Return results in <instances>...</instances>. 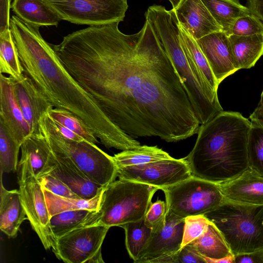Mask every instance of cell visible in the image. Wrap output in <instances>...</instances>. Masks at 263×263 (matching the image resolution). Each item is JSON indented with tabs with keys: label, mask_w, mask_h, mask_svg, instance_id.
<instances>
[{
	"label": "cell",
	"mask_w": 263,
	"mask_h": 263,
	"mask_svg": "<svg viewBox=\"0 0 263 263\" xmlns=\"http://www.w3.org/2000/svg\"><path fill=\"white\" fill-rule=\"evenodd\" d=\"M120 22L90 26L52 48L65 68L116 126L132 137L168 142L200 124L175 68L145 20L125 34Z\"/></svg>",
	"instance_id": "1"
},
{
	"label": "cell",
	"mask_w": 263,
	"mask_h": 263,
	"mask_svg": "<svg viewBox=\"0 0 263 263\" xmlns=\"http://www.w3.org/2000/svg\"><path fill=\"white\" fill-rule=\"evenodd\" d=\"M39 26L16 15L10 29L23 69L54 108L76 116L106 148H132L138 141L116 126L93 98L77 82L61 63L50 44L41 36Z\"/></svg>",
	"instance_id": "2"
},
{
	"label": "cell",
	"mask_w": 263,
	"mask_h": 263,
	"mask_svg": "<svg viewBox=\"0 0 263 263\" xmlns=\"http://www.w3.org/2000/svg\"><path fill=\"white\" fill-rule=\"evenodd\" d=\"M251 122L238 112L222 111L201 125L194 146L185 157L193 176L220 184L249 167Z\"/></svg>",
	"instance_id": "3"
},
{
	"label": "cell",
	"mask_w": 263,
	"mask_h": 263,
	"mask_svg": "<svg viewBox=\"0 0 263 263\" xmlns=\"http://www.w3.org/2000/svg\"><path fill=\"white\" fill-rule=\"evenodd\" d=\"M158 41L180 79L200 125L223 111L213 103L200 79L193 69L183 48L179 23L174 10L161 5L149 7L145 13Z\"/></svg>",
	"instance_id": "4"
},
{
	"label": "cell",
	"mask_w": 263,
	"mask_h": 263,
	"mask_svg": "<svg viewBox=\"0 0 263 263\" xmlns=\"http://www.w3.org/2000/svg\"><path fill=\"white\" fill-rule=\"evenodd\" d=\"M160 189L146 184L120 179L104 186L98 209L93 211L83 226L122 227L143 219Z\"/></svg>",
	"instance_id": "5"
},
{
	"label": "cell",
	"mask_w": 263,
	"mask_h": 263,
	"mask_svg": "<svg viewBox=\"0 0 263 263\" xmlns=\"http://www.w3.org/2000/svg\"><path fill=\"white\" fill-rule=\"evenodd\" d=\"M204 216L219 230L234 255L263 250V205L225 199Z\"/></svg>",
	"instance_id": "6"
},
{
	"label": "cell",
	"mask_w": 263,
	"mask_h": 263,
	"mask_svg": "<svg viewBox=\"0 0 263 263\" xmlns=\"http://www.w3.org/2000/svg\"><path fill=\"white\" fill-rule=\"evenodd\" d=\"M39 125L52 152L68 158L89 180L104 187L116 180L118 170L113 156L96 144L64 137L54 128L48 112L41 117Z\"/></svg>",
	"instance_id": "7"
},
{
	"label": "cell",
	"mask_w": 263,
	"mask_h": 263,
	"mask_svg": "<svg viewBox=\"0 0 263 263\" xmlns=\"http://www.w3.org/2000/svg\"><path fill=\"white\" fill-rule=\"evenodd\" d=\"M167 211L185 218L204 215L225 199L219 184L194 176L163 188Z\"/></svg>",
	"instance_id": "8"
},
{
	"label": "cell",
	"mask_w": 263,
	"mask_h": 263,
	"mask_svg": "<svg viewBox=\"0 0 263 263\" xmlns=\"http://www.w3.org/2000/svg\"><path fill=\"white\" fill-rule=\"evenodd\" d=\"M61 20L78 25H101L122 22L127 0H44Z\"/></svg>",
	"instance_id": "9"
},
{
	"label": "cell",
	"mask_w": 263,
	"mask_h": 263,
	"mask_svg": "<svg viewBox=\"0 0 263 263\" xmlns=\"http://www.w3.org/2000/svg\"><path fill=\"white\" fill-rule=\"evenodd\" d=\"M109 228L102 225L78 228L58 238L52 251L67 263L104 262L101 247Z\"/></svg>",
	"instance_id": "10"
},
{
	"label": "cell",
	"mask_w": 263,
	"mask_h": 263,
	"mask_svg": "<svg viewBox=\"0 0 263 263\" xmlns=\"http://www.w3.org/2000/svg\"><path fill=\"white\" fill-rule=\"evenodd\" d=\"M19 191L27 219L45 249L54 248L57 239L52 232L43 187L38 179L27 172L18 173Z\"/></svg>",
	"instance_id": "11"
},
{
	"label": "cell",
	"mask_w": 263,
	"mask_h": 263,
	"mask_svg": "<svg viewBox=\"0 0 263 263\" xmlns=\"http://www.w3.org/2000/svg\"><path fill=\"white\" fill-rule=\"evenodd\" d=\"M117 170L119 178L158 187L160 190L192 176L185 158L171 157L143 164L118 166Z\"/></svg>",
	"instance_id": "12"
},
{
	"label": "cell",
	"mask_w": 263,
	"mask_h": 263,
	"mask_svg": "<svg viewBox=\"0 0 263 263\" xmlns=\"http://www.w3.org/2000/svg\"><path fill=\"white\" fill-rule=\"evenodd\" d=\"M185 218L166 212L165 222L152 237L136 263H175L181 248Z\"/></svg>",
	"instance_id": "13"
},
{
	"label": "cell",
	"mask_w": 263,
	"mask_h": 263,
	"mask_svg": "<svg viewBox=\"0 0 263 263\" xmlns=\"http://www.w3.org/2000/svg\"><path fill=\"white\" fill-rule=\"evenodd\" d=\"M196 41L219 85L226 78L239 70L234 59L229 36L224 32H214Z\"/></svg>",
	"instance_id": "14"
},
{
	"label": "cell",
	"mask_w": 263,
	"mask_h": 263,
	"mask_svg": "<svg viewBox=\"0 0 263 263\" xmlns=\"http://www.w3.org/2000/svg\"><path fill=\"white\" fill-rule=\"evenodd\" d=\"M12 79L17 102L31 133H40L41 117L54 107L26 74L23 73L17 79Z\"/></svg>",
	"instance_id": "15"
},
{
	"label": "cell",
	"mask_w": 263,
	"mask_h": 263,
	"mask_svg": "<svg viewBox=\"0 0 263 263\" xmlns=\"http://www.w3.org/2000/svg\"><path fill=\"white\" fill-rule=\"evenodd\" d=\"M0 121L21 144L31 133L17 102L12 79L2 73L0 75Z\"/></svg>",
	"instance_id": "16"
},
{
	"label": "cell",
	"mask_w": 263,
	"mask_h": 263,
	"mask_svg": "<svg viewBox=\"0 0 263 263\" xmlns=\"http://www.w3.org/2000/svg\"><path fill=\"white\" fill-rule=\"evenodd\" d=\"M21 149L19 172H28L39 179L49 172L52 165L53 154L41 132L28 135L22 142Z\"/></svg>",
	"instance_id": "17"
},
{
	"label": "cell",
	"mask_w": 263,
	"mask_h": 263,
	"mask_svg": "<svg viewBox=\"0 0 263 263\" xmlns=\"http://www.w3.org/2000/svg\"><path fill=\"white\" fill-rule=\"evenodd\" d=\"M174 10L179 24L196 40L222 31L201 0H182Z\"/></svg>",
	"instance_id": "18"
},
{
	"label": "cell",
	"mask_w": 263,
	"mask_h": 263,
	"mask_svg": "<svg viewBox=\"0 0 263 263\" xmlns=\"http://www.w3.org/2000/svg\"><path fill=\"white\" fill-rule=\"evenodd\" d=\"M219 184L226 199L263 205V176L249 167L238 176Z\"/></svg>",
	"instance_id": "19"
},
{
	"label": "cell",
	"mask_w": 263,
	"mask_h": 263,
	"mask_svg": "<svg viewBox=\"0 0 263 263\" xmlns=\"http://www.w3.org/2000/svg\"><path fill=\"white\" fill-rule=\"evenodd\" d=\"M52 154V165L47 174L59 179L81 198L91 199L102 192L103 186L89 180L68 158Z\"/></svg>",
	"instance_id": "20"
},
{
	"label": "cell",
	"mask_w": 263,
	"mask_h": 263,
	"mask_svg": "<svg viewBox=\"0 0 263 263\" xmlns=\"http://www.w3.org/2000/svg\"><path fill=\"white\" fill-rule=\"evenodd\" d=\"M179 28L181 44L193 69L200 79L211 101L215 105L221 106L217 95L219 84L205 57L196 40L180 24Z\"/></svg>",
	"instance_id": "21"
},
{
	"label": "cell",
	"mask_w": 263,
	"mask_h": 263,
	"mask_svg": "<svg viewBox=\"0 0 263 263\" xmlns=\"http://www.w3.org/2000/svg\"><path fill=\"white\" fill-rule=\"evenodd\" d=\"M0 229L10 238L17 235L22 222L27 219L19 190H7L1 174Z\"/></svg>",
	"instance_id": "22"
},
{
	"label": "cell",
	"mask_w": 263,
	"mask_h": 263,
	"mask_svg": "<svg viewBox=\"0 0 263 263\" xmlns=\"http://www.w3.org/2000/svg\"><path fill=\"white\" fill-rule=\"evenodd\" d=\"M11 8L23 21L40 26H57L61 18L44 0H13Z\"/></svg>",
	"instance_id": "23"
},
{
	"label": "cell",
	"mask_w": 263,
	"mask_h": 263,
	"mask_svg": "<svg viewBox=\"0 0 263 263\" xmlns=\"http://www.w3.org/2000/svg\"><path fill=\"white\" fill-rule=\"evenodd\" d=\"M234 59L238 69L253 67L263 55V34L229 36Z\"/></svg>",
	"instance_id": "24"
},
{
	"label": "cell",
	"mask_w": 263,
	"mask_h": 263,
	"mask_svg": "<svg viewBox=\"0 0 263 263\" xmlns=\"http://www.w3.org/2000/svg\"><path fill=\"white\" fill-rule=\"evenodd\" d=\"M210 13L228 36L232 34L233 27L239 18L252 14L250 10L239 0H201Z\"/></svg>",
	"instance_id": "25"
},
{
	"label": "cell",
	"mask_w": 263,
	"mask_h": 263,
	"mask_svg": "<svg viewBox=\"0 0 263 263\" xmlns=\"http://www.w3.org/2000/svg\"><path fill=\"white\" fill-rule=\"evenodd\" d=\"M191 242L206 263L233 255L221 232L211 222L203 234Z\"/></svg>",
	"instance_id": "26"
},
{
	"label": "cell",
	"mask_w": 263,
	"mask_h": 263,
	"mask_svg": "<svg viewBox=\"0 0 263 263\" xmlns=\"http://www.w3.org/2000/svg\"><path fill=\"white\" fill-rule=\"evenodd\" d=\"M172 157L156 146L140 145L122 151L115 154L113 158L117 166L140 165Z\"/></svg>",
	"instance_id": "27"
},
{
	"label": "cell",
	"mask_w": 263,
	"mask_h": 263,
	"mask_svg": "<svg viewBox=\"0 0 263 263\" xmlns=\"http://www.w3.org/2000/svg\"><path fill=\"white\" fill-rule=\"evenodd\" d=\"M43 189L50 217L61 212L73 210L88 209L96 211L98 208L102 194L101 192L95 197L86 199L60 196L46 189Z\"/></svg>",
	"instance_id": "28"
},
{
	"label": "cell",
	"mask_w": 263,
	"mask_h": 263,
	"mask_svg": "<svg viewBox=\"0 0 263 263\" xmlns=\"http://www.w3.org/2000/svg\"><path fill=\"white\" fill-rule=\"evenodd\" d=\"M0 72L15 79L24 73L10 29L0 33Z\"/></svg>",
	"instance_id": "29"
},
{
	"label": "cell",
	"mask_w": 263,
	"mask_h": 263,
	"mask_svg": "<svg viewBox=\"0 0 263 263\" xmlns=\"http://www.w3.org/2000/svg\"><path fill=\"white\" fill-rule=\"evenodd\" d=\"M125 230V245L130 257L136 261L148 243L153 230L145 223L144 218L122 226Z\"/></svg>",
	"instance_id": "30"
},
{
	"label": "cell",
	"mask_w": 263,
	"mask_h": 263,
	"mask_svg": "<svg viewBox=\"0 0 263 263\" xmlns=\"http://www.w3.org/2000/svg\"><path fill=\"white\" fill-rule=\"evenodd\" d=\"M93 210L77 209L65 211L53 215L50 218L53 235L57 239L78 228L83 227Z\"/></svg>",
	"instance_id": "31"
},
{
	"label": "cell",
	"mask_w": 263,
	"mask_h": 263,
	"mask_svg": "<svg viewBox=\"0 0 263 263\" xmlns=\"http://www.w3.org/2000/svg\"><path fill=\"white\" fill-rule=\"evenodd\" d=\"M21 146V144L12 137L4 124L0 121L1 174L16 171Z\"/></svg>",
	"instance_id": "32"
},
{
	"label": "cell",
	"mask_w": 263,
	"mask_h": 263,
	"mask_svg": "<svg viewBox=\"0 0 263 263\" xmlns=\"http://www.w3.org/2000/svg\"><path fill=\"white\" fill-rule=\"evenodd\" d=\"M249 167L263 176V125L251 122L248 139Z\"/></svg>",
	"instance_id": "33"
},
{
	"label": "cell",
	"mask_w": 263,
	"mask_h": 263,
	"mask_svg": "<svg viewBox=\"0 0 263 263\" xmlns=\"http://www.w3.org/2000/svg\"><path fill=\"white\" fill-rule=\"evenodd\" d=\"M48 114L53 120L64 125L87 141L96 144L99 142L98 138L89 128L72 113L53 107L48 111Z\"/></svg>",
	"instance_id": "34"
},
{
	"label": "cell",
	"mask_w": 263,
	"mask_h": 263,
	"mask_svg": "<svg viewBox=\"0 0 263 263\" xmlns=\"http://www.w3.org/2000/svg\"><path fill=\"white\" fill-rule=\"evenodd\" d=\"M210 221L202 215L186 217L181 248L193 241L205 231Z\"/></svg>",
	"instance_id": "35"
},
{
	"label": "cell",
	"mask_w": 263,
	"mask_h": 263,
	"mask_svg": "<svg viewBox=\"0 0 263 263\" xmlns=\"http://www.w3.org/2000/svg\"><path fill=\"white\" fill-rule=\"evenodd\" d=\"M257 34H263V24L252 14L237 19L232 30V34L239 36Z\"/></svg>",
	"instance_id": "36"
},
{
	"label": "cell",
	"mask_w": 263,
	"mask_h": 263,
	"mask_svg": "<svg viewBox=\"0 0 263 263\" xmlns=\"http://www.w3.org/2000/svg\"><path fill=\"white\" fill-rule=\"evenodd\" d=\"M167 212L166 202L157 200L151 204L144 217L145 224L155 232L162 228L165 222Z\"/></svg>",
	"instance_id": "37"
},
{
	"label": "cell",
	"mask_w": 263,
	"mask_h": 263,
	"mask_svg": "<svg viewBox=\"0 0 263 263\" xmlns=\"http://www.w3.org/2000/svg\"><path fill=\"white\" fill-rule=\"evenodd\" d=\"M43 189L60 196L80 198L66 184L50 174L38 179Z\"/></svg>",
	"instance_id": "38"
},
{
	"label": "cell",
	"mask_w": 263,
	"mask_h": 263,
	"mask_svg": "<svg viewBox=\"0 0 263 263\" xmlns=\"http://www.w3.org/2000/svg\"><path fill=\"white\" fill-rule=\"evenodd\" d=\"M206 263L205 259L197 250L192 242L182 247L175 258V263Z\"/></svg>",
	"instance_id": "39"
},
{
	"label": "cell",
	"mask_w": 263,
	"mask_h": 263,
	"mask_svg": "<svg viewBox=\"0 0 263 263\" xmlns=\"http://www.w3.org/2000/svg\"><path fill=\"white\" fill-rule=\"evenodd\" d=\"M0 33L10 29L9 11L11 0H0Z\"/></svg>",
	"instance_id": "40"
},
{
	"label": "cell",
	"mask_w": 263,
	"mask_h": 263,
	"mask_svg": "<svg viewBox=\"0 0 263 263\" xmlns=\"http://www.w3.org/2000/svg\"><path fill=\"white\" fill-rule=\"evenodd\" d=\"M234 256V263H263V250Z\"/></svg>",
	"instance_id": "41"
},
{
	"label": "cell",
	"mask_w": 263,
	"mask_h": 263,
	"mask_svg": "<svg viewBox=\"0 0 263 263\" xmlns=\"http://www.w3.org/2000/svg\"><path fill=\"white\" fill-rule=\"evenodd\" d=\"M52 123L54 128L64 137L74 141H82L84 140L81 136L68 129L62 124L55 121L52 118Z\"/></svg>",
	"instance_id": "42"
},
{
	"label": "cell",
	"mask_w": 263,
	"mask_h": 263,
	"mask_svg": "<svg viewBox=\"0 0 263 263\" xmlns=\"http://www.w3.org/2000/svg\"><path fill=\"white\" fill-rule=\"evenodd\" d=\"M247 7L263 24V0H248Z\"/></svg>",
	"instance_id": "43"
},
{
	"label": "cell",
	"mask_w": 263,
	"mask_h": 263,
	"mask_svg": "<svg viewBox=\"0 0 263 263\" xmlns=\"http://www.w3.org/2000/svg\"><path fill=\"white\" fill-rule=\"evenodd\" d=\"M251 121L263 125V90L260 100L253 113L250 116Z\"/></svg>",
	"instance_id": "44"
},
{
	"label": "cell",
	"mask_w": 263,
	"mask_h": 263,
	"mask_svg": "<svg viewBox=\"0 0 263 263\" xmlns=\"http://www.w3.org/2000/svg\"><path fill=\"white\" fill-rule=\"evenodd\" d=\"M181 1L182 0H169L172 5L173 9H175L177 7Z\"/></svg>",
	"instance_id": "45"
}]
</instances>
